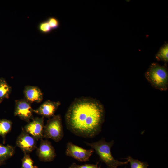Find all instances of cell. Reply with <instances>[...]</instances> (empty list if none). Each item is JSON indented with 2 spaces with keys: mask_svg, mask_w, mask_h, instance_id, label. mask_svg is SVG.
I'll return each instance as SVG.
<instances>
[{
  "mask_svg": "<svg viewBox=\"0 0 168 168\" xmlns=\"http://www.w3.org/2000/svg\"><path fill=\"white\" fill-rule=\"evenodd\" d=\"M105 110L98 100L89 97L75 99L65 116L66 127L77 136L92 138L101 131Z\"/></svg>",
  "mask_w": 168,
  "mask_h": 168,
  "instance_id": "6da1fadb",
  "label": "cell"
},
{
  "mask_svg": "<svg viewBox=\"0 0 168 168\" xmlns=\"http://www.w3.org/2000/svg\"><path fill=\"white\" fill-rule=\"evenodd\" d=\"M112 140L109 142H106L104 138L99 141L92 143L84 142L87 145L90 147L98 155L100 160L105 163L108 168H117L118 166L128 164L127 161L121 162L115 159L112 156L111 148L114 143Z\"/></svg>",
  "mask_w": 168,
  "mask_h": 168,
  "instance_id": "7a4b0ae2",
  "label": "cell"
},
{
  "mask_svg": "<svg viewBox=\"0 0 168 168\" xmlns=\"http://www.w3.org/2000/svg\"><path fill=\"white\" fill-rule=\"evenodd\" d=\"M145 76L151 86L161 91L168 88V71L164 66L156 63H151Z\"/></svg>",
  "mask_w": 168,
  "mask_h": 168,
  "instance_id": "3957f363",
  "label": "cell"
},
{
  "mask_svg": "<svg viewBox=\"0 0 168 168\" xmlns=\"http://www.w3.org/2000/svg\"><path fill=\"white\" fill-rule=\"evenodd\" d=\"M64 136L62 119L60 115H54L47 120L44 126L43 138H50L56 142L60 141Z\"/></svg>",
  "mask_w": 168,
  "mask_h": 168,
  "instance_id": "277c9868",
  "label": "cell"
},
{
  "mask_svg": "<svg viewBox=\"0 0 168 168\" xmlns=\"http://www.w3.org/2000/svg\"><path fill=\"white\" fill-rule=\"evenodd\" d=\"M94 152L92 148L85 149L68 142L66 145L65 154L79 161L85 162L89 160Z\"/></svg>",
  "mask_w": 168,
  "mask_h": 168,
  "instance_id": "5b68a950",
  "label": "cell"
},
{
  "mask_svg": "<svg viewBox=\"0 0 168 168\" xmlns=\"http://www.w3.org/2000/svg\"><path fill=\"white\" fill-rule=\"evenodd\" d=\"M31 104L24 98L16 100L14 116L26 122H30L34 118Z\"/></svg>",
  "mask_w": 168,
  "mask_h": 168,
  "instance_id": "8992f818",
  "label": "cell"
},
{
  "mask_svg": "<svg viewBox=\"0 0 168 168\" xmlns=\"http://www.w3.org/2000/svg\"><path fill=\"white\" fill-rule=\"evenodd\" d=\"M36 141L22 127L21 132L17 138L16 145L24 154H29L36 148Z\"/></svg>",
  "mask_w": 168,
  "mask_h": 168,
  "instance_id": "52a82bcc",
  "label": "cell"
},
{
  "mask_svg": "<svg viewBox=\"0 0 168 168\" xmlns=\"http://www.w3.org/2000/svg\"><path fill=\"white\" fill-rule=\"evenodd\" d=\"M36 153L39 160L44 162L52 161L56 156L54 148L51 142L47 140H43V138L40 139Z\"/></svg>",
  "mask_w": 168,
  "mask_h": 168,
  "instance_id": "ba28073f",
  "label": "cell"
},
{
  "mask_svg": "<svg viewBox=\"0 0 168 168\" xmlns=\"http://www.w3.org/2000/svg\"><path fill=\"white\" fill-rule=\"evenodd\" d=\"M44 117L34 118L23 128L25 130L37 140L43 138L44 127Z\"/></svg>",
  "mask_w": 168,
  "mask_h": 168,
  "instance_id": "9c48e42d",
  "label": "cell"
},
{
  "mask_svg": "<svg viewBox=\"0 0 168 168\" xmlns=\"http://www.w3.org/2000/svg\"><path fill=\"white\" fill-rule=\"evenodd\" d=\"M61 103L59 101H53L47 100L43 103L36 109H33V112L42 117L50 118L55 113Z\"/></svg>",
  "mask_w": 168,
  "mask_h": 168,
  "instance_id": "30bf717a",
  "label": "cell"
},
{
  "mask_svg": "<svg viewBox=\"0 0 168 168\" xmlns=\"http://www.w3.org/2000/svg\"><path fill=\"white\" fill-rule=\"evenodd\" d=\"M23 93L24 99L29 102L40 103L43 98V93L38 87L27 85L24 88Z\"/></svg>",
  "mask_w": 168,
  "mask_h": 168,
  "instance_id": "8fae6325",
  "label": "cell"
},
{
  "mask_svg": "<svg viewBox=\"0 0 168 168\" xmlns=\"http://www.w3.org/2000/svg\"><path fill=\"white\" fill-rule=\"evenodd\" d=\"M15 149L12 146L0 144V161L4 162L12 156L15 153Z\"/></svg>",
  "mask_w": 168,
  "mask_h": 168,
  "instance_id": "7c38bea8",
  "label": "cell"
},
{
  "mask_svg": "<svg viewBox=\"0 0 168 168\" xmlns=\"http://www.w3.org/2000/svg\"><path fill=\"white\" fill-rule=\"evenodd\" d=\"M12 91V88L5 79L0 78V103L5 99H8Z\"/></svg>",
  "mask_w": 168,
  "mask_h": 168,
  "instance_id": "4fadbf2b",
  "label": "cell"
},
{
  "mask_svg": "<svg viewBox=\"0 0 168 168\" xmlns=\"http://www.w3.org/2000/svg\"><path fill=\"white\" fill-rule=\"evenodd\" d=\"M12 124V122L9 120L6 119H0V136L3 138L4 144L5 143L6 136L10 132Z\"/></svg>",
  "mask_w": 168,
  "mask_h": 168,
  "instance_id": "5bb4252c",
  "label": "cell"
},
{
  "mask_svg": "<svg viewBox=\"0 0 168 168\" xmlns=\"http://www.w3.org/2000/svg\"><path fill=\"white\" fill-rule=\"evenodd\" d=\"M156 59L159 61L167 63L168 61V44H165L160 49L156 55Z\"/></svg>",
  "mask_w": 168,
  "mask_h": 168,
  "instance_id": "9a60e30c",
  "label": "cell"
},
{
  "mask_svg": "<svg viewBox=\"0 0 168 168\" xmlns=\"http://www.w3.org/2000/svg\"><path fill=\"white\" fill-rule=\"evenodd\" d=\"M130 165V168H147L148 164L147 162H142L137 159H135L131 156L125 158Z\"/></svg>",
  "mask_w": 168,
  "mask_h": 168,
  "instance_id": "2e32d148",
  "label": "cell"
},
{
  "mask_svg": "<svg viewBox=\"0 0 168 168\" xmlns=\"http://www.w3.org/2000/svg\"><path fill=\"white\" fill-rule=\"evenodd\" d=\"M22 166L21 168H38L33 165L34 161L29 154H24L21 159Z\"/></svg>",
  "mask_w": 168,
  "mask_h": 168,
  "instance_id": "e0dca14e",
  "label": "cell"
},
{
  "mask_svg": "<svg viewBox=\"0 0 168 168\" xmlns=\"http://www.w3.org/2000/svg\"><path fill=\"white\" fill-rule=\"evenodd\" d=\"M38 29L40 32L44 34L49 33L52 30L46 20L41 22L39 24Z\"/></svg>",
  "mask_w": 168,
  "mask_h": 168,
  "instance_id": "ac0fdd59",
  "label": "cell"
},
{
  "mask_svg": "<svg viewBox=\"0 0 168 168\" xmlns=\"http://www.w3.org/2000/svg\"><path fill=\"white\" fill-rule=\"evenodd\" d=\"M46 21L52 30L56 29L59 27V21L57 18L55 17H49L47 19Z\"/></svg>",
  "mask_w": 168,
  "mask_h": 168,
  "instance_id": "d6986e66",
  "label": "cell"
},
{
  "mask_svg": "<svg viewBox=\"0 0 168 168\" xmlns=\"http://www.w3.org/2000/svg\"><path fill=\"white\" fill-rule=\"evenodd\" d=\"M98 162L96 164H86L82 165H78L75 163H72L68 168H101L98 166Z\"/></svg>",
  "mask_w": 168,
  "mask_h": 168,
  "instance_id": "ffe728a7",
  "label": "cell"
},
{
  "mask_svg": "<svg viewBox=\"0 0 168 168\" xmlns=\"http://www.w3.org/2000/svg\"><path fill=\"white\" fill-rule=\"evenodd\" d=\"M4 162L0 161V166L4 164Z\"/></svg>",
  "mask_w": 168,
  "mask_h": 168,
  "instance_id": "44dd1931",
  "label": "cell"
},
{
  "mask_svg": "<svg viewBox=\"0 0 168 168\" xmlns=\"http://www.w3.org/2000/svg\"><path fill=\"white\" fill-rule=\"evenodd\" d=\"M125 168H126V167Z\"/></svg>",
  "mask_w": 168,
  "mask_h": 168,
  "instance_id": "7402d4cb",
  "label": "cell"
}]
</instances>
